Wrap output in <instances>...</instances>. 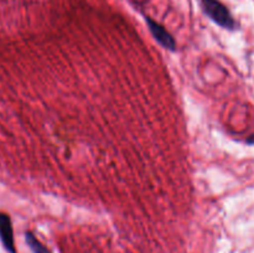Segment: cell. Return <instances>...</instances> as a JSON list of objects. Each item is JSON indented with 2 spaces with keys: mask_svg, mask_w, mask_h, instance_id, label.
Wrapping results in <instances>:
<instances>
[{
  "mask_svg": "<svg viewBox=\"0 0 254 253\" xmlns=\"http://www.w3.org/2000/svg\"><path fill=\"white\" fill-rule=\"evenodd\" d=\"M0 241L7 252L16 253L11 220H10V216L4 212H0Z\"/></svg>",
  "mask_w": 254,
  "mask_h": 253,
  "instance_id": "3957f363",
  "label": "cell"
},
{
  "mask_svg": "<svg viewBox=\"0 0 254 253\" xmlns=\"http://www.w3.org/2000/svg\"><path fill=\"white\" fill-rule=\"evenodd\" d=\"M247 143H248V144H252V145H254V133L252 134V135L250 136V138L247 139Z\"/></svg>",
  "mask_w": 254,
  "mask_h": 253,
  "instance_id": "5b68a950",
  "label": "cell"
},
{
  "mask_svg": "<svg viewBox=\"0 0 254 253\" xmlns=\"http://www.w3.org/2000/svg\"><path fill=\"white\" fill-rule=\"evenodd\" d=\"M203 12L218 26L227 30L236 29V21L230 9L220 0H200Z\"/></svg>",
  "mask_w": 254,
  "mask_h": 253,
  "instance_id": "6da1fadb",
  "label": "cell"
},
{
  "mask_svg": "<svg viewBox=\"0 0 254 253\" xmlns=\"http://www.w3.org/2000/svg\"><path fill=\"white\" fill-rule=\"evenodd\" d=\"M146 24H148L149 30H150L151 35L154 36V39L159 42L163 47L170 50V51H175L176 50V42L175 39L173 37V35L165 29L161 24H159L158 21L153 20L151 17H146Z\"/></svg>",
  "mask_w": 254,
  "mask_h": 253,
  "instance_id": "7a4b0ae2",
  "label": "cell"
},
{
  "mask_svg": "<svg viewBox=\"0 0 254 253\" xmlns=\"http://www.w3.org/2000/svg\"><path fill=\"white\" fill-rule=\"evenodd\" d=\"M25 240H26V243L30 247V250L34 253H51L36 237H35L34 233L30 232V231H27V232L25 233Z\"/></svg>",
  "mask_w": 254,
  "mask_h": 253,
  "instance_id": "277c9868",
  "label": "cell"
}]
</instances>
